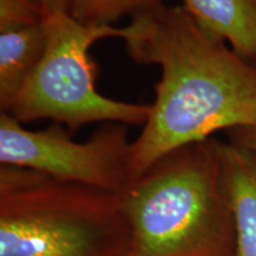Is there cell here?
I'll return each mask as SVG.
<instances>
[{
    "mask_svg": "<svg viewBox=\"0 0 256 256\" xmlns=\"http://www.w3.org/2000/svg\"><path fill=\"white\" fill-rule=\"evenodd\" d=\"M232 144L256 152V124L232 130Z\"/></svg>",
    "mask_w": 256,
    "mask_h": 256,
    "instance_id": "11",
    "label": "cell"
},
{
    "mask_svg": "<svg viewBox=\"0 0 256 256\" xmlns=\"http://www.w3.org/2000/svg\"><path fill=\"white\" fill-rule=\"evenodd\" d=\"M43 22L0 31L2 113H11L18 95L44 55L46 28Z\"/></svg>",
    "mask_w": 256,
    "mask_h": 256,
    "instance_id": "8",
    "label": "cell"
},
{
    "mask_svg": "<svg viewBox=\"0 0 256 256\" xmlns=\"http://www.w3.org/2000/svg\"><path fill=\"white\" fill-rule=\"evenodd\" d=\"M46 50L18 95L11 114L20 124L50 119L69 132L92 122L145 124L152 104L108 98L95 88L98 69L89 55L98 40L122 37L113 25H84L69 14L44 18Z\"/></svg>",
    "mask_w": 256,
    "mask_h": 256,
    "instance_id": "4",
    "label": "cell"
},
{
    "mask_svg": "<svg viewBox=\"0 0 256 256\" xmlns=\"http://www.w3.org/2000/svg\"><path fill=\"white\" fill-rule=\"evenodd\" d=\"M222 179L235 226V256H256V152L218 144Z\"/></svg>",
    "mask_w": 256,
    "mask_h": 256,
    "instance_id": "6",
    "label": "cell"
},
{
    "mask_svg": "<svg viewBox=\"0 0 256 256\" xmlns=\"http://www.w3.org/2000/svg\"><path fill=\"white\" fill-rule=\"evenodd\" d=\"M120 194L0 166V256H130Z\"/></svg>",
    "mask_w": 256,
    "mask_h": 256,
    "instance_id": "3",
    "label": "cell"
},
{
    "mask_svg": "<svg viewBox=\"0 0 256 256\" xmlns=\"http://www.w3.org/2000/svg\"><path fill=\"white\" fill-rule=\"evenodd\" d=\"M43 8L44 18L52 14H69L72 0H38Z\"/></svg>",
    "mask_w": 256,
    "mask_h": 256,
    "instance_id": "12",
    "label": "cell"
},
{
    "mask_svg": "<svg viewBox=\"0 0 256 256\" xmlns=\"http://www.w3.org/2000/svg\"><path fill=\"white\" fill-rule=\"evenodd\" d=\"M121 28L130 58L162 68L151 114L132 142L133 182L174 150L218 130L255 126L256 66L204 30L183 5L162 4Z\"/></svg>",
    "mask_w": 256,
    "mask_h": 256,
    "instance_id": "1",
    "label": "cell"
},
{
    "mask_svg": "<svg viewBox=\"0 0 256 256\" xmlns=\"http://www.w3.org/2000/svg\"><path fill=\"white\" fill-rule=\"evenodd\" d=\"M204 30L246 60H256V0H183Z\"/></svg>",
    "mask_w": 256,
    "mask_h": 256,
    "instance_id": "7",
    "label": "cell"
},
{
    "mask_svg": "<svg viewBox=\"0 0 256 256\" xmlns=\"http://www.w3.org/2000/svg\"><path fill=\"white\" fill-rule=\"evenodd\" d=\"M44 20L38 0H0V31L40 24Z\"/></svg>",
    "mask_w": 256,
    "mask_h": 256,
    "instance_id": "10",
    "label": "cell"
},
{
    "mask_svg": "<svg viewBox=\"0 0 256 256\" xmlns=\"http://www.w3.org/2000/svg\"><path fill=\"white\" fill-rule=\"evenodd\" d=\"M220 142L168 153L120 194L130 256H235V226Z\"/></svg>",
    "mask_w": 256,
    "mask_h": 256,
    "instance_id": "2",
    "label": "cell"
},
{
    "mask_svg": "<svg viewBox=\"0 0 256 256\" xmlns=\"http://www.w3.org/2000/svg\"><path fill=\"white\" fill-rule=\"evenodd\" d=\"M162 4L164 0H72L69 14L81 24L104 26Z\"/></svg>",
    "mask_w": 256,
    "mask_h": 256,
    "instance_id": "9",
    "label": "cell"
},
{
    "mask_svg": "<svg viewBox=\"0 0 256 256\" xmlns=\"http://www.w3.org/2000/svg\"><path fill=\"white\" fill-rule=\"evenodd\" d=\"M127 124L106 122L84 142L58 124L28 130L8 113L0 114V162L28 168L72 183L121 194L133 183Z\"/></svg>",
    "mask_w": 256,
    "mask_h": 256,
    "instance_id": "5",
    "label": "cell"
}]
</instances>
